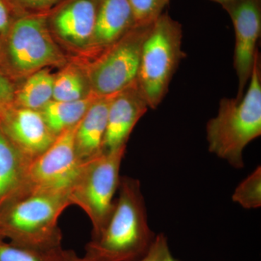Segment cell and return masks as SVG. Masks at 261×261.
<instances>
[{"label": "cell", "mask_w": 261, "mask_h": 261, "mask_svg": "<svg viewBox=\"0 0 261 261\" xmlns=\"http://www.w3.org/2000/svg\"><path fill=\"white\" fill-rule=\"evenodd\" d=\"M92 92L87 75L76 67L70 65L55 75L53 100H78Z\"/></svg>", "instance_id": "cell-19"}, {"label": "cell", "mask_w": 261, "mask_h": 261, "mask_svg": "<svg viewBox=\"0 0 261 261\" xmlns=\"http://www.w3.org/2000/svg\"><path fill=\"white\" fill-rule=\"evenodd\" d=\"M60 0H5L7 5L20 10H43L51 8Z\"/></svg>", "instance_id": "cell-24"}, {"label": "cell", "mask_w": 261, "mask_h": 261, "mask_svg": "<svg viewBox=\"0 0 261 261\" xmlns=\"http://www.w3.org/2000/svg\"><path fill=\"white\" fill-rule=\"evenodd\" d=\"M0 129L30 163L44 153L58 137L40 111L14 105L0 115Z\"/></svg>", "instance_id": "cell-10"}, {"label": "cell", "mask_w": 261, "mask_h": 261, "mask_svg": "<svg viewBox=\"0 0 261 261\" xmlns=\"http://www.w3.org/2000/svg\"><path fill=\"white\" fill-rule=\"evenodd\" d=\"M211 1L216 2V3H219L221 5L226 4V3H229V2L233 1V0H211Z\"/></svg>", "instance_id": "cell-26"}, {"label": "cell", "mask_w": 261, "mask_h": 261, "mask_svg": "<svg viewBox=\"0 0 261 261\" xmlns=\"http://www.w3.org/2000/svg\"><path fill=\"white\" fill-rule=\"evenodd\" d=\"M126 147L102 152L84 163L68 193L70 204L80 207L90 219L92 239L100 234L112 214Z\"/></svg>", "instance_id": "cell-6"}, {"label": "cell", "mask_w": 261, "mask_h": 261, "mask_svg": "<svg viewBox=\"0 0 261 261\" xmlns=\"http://www.w3.org/2000/svg\"><path fill=\"white\" fill-rule=\"evenodd\" d=\"M140 261H178L171 255L168 240L163 233L156 235L148 252Z\"/></svg>", "instance_id": "cell-22"}, {"label": "cell", "mask_w": 261, "mask_h": 261, "mask_svg": "<svg viewBox=\"0 0 261 261\" xmlns=\"http://www.w3.org/2000/svg\"><path fill=\"white\" fill-rule=\"evenodd\" d=\"M183 31L181 23L163 13L152 23L142 46L137 86L149 109H156L166 97L180 61Z\"/></svg>", "instance_id": "cell-4"}, {"label": "cell", "mask_w": 261, "mask_h": 261, "mask_svg": "<svg viewBox=\"0 0 261 261\" xmlns=\"http://www.w3.org/2000/svg\"><path fill=\"white\" fill-rule=\"evenodd\" d=\"M65 61L42 15L17 19L0 37V71L13 80Z\"/></svg>", "instance_id": "cell-5"}, {"label": "cell", "mask_w": 261, "mask_h": 261, "mask_svg": "<svg viewBox=\"0 0 261 261\" xmlns=\"http://www.w3.org/2000/svg\"><path fill=\"white\" fill-rule=\"evenodd\" d=\"M97 97L92 92L83 99L74 101H55L41 110L48 127L56 136L78 124Z\"/></svg>", "instance_id": "cell-16"}, {"label": "cell", "mask_w": 261, "mask_h": 261, "mask_svg": "<svg viewBox=\"0 0 261 261\" xmlns=\"http://www.w3.org/2000/svg\"><path fill=\"white\" fill-rule=\"evenodd\" d=\"M15 89L13 80L0 71V115L13 105Z\"/></svg>", "instance_id": "cell-23"}, {"label": "cell", "mask_w": 261, "mask_h": 261, "mask_svg": "<svg viewBox=\"0 0 261 261\" xmlns=\"http://www.w3.org/2000/svg\"><path fill=\"white\" fill-rule=\"evenodd\" d=\"M30 163L0 129V204L21 191Z\"/></svg>", "instance_id": "cell-15"}, {"label": "cell", "mask_w": 261, "mask_h": 261, "mask_svg": "<svg viewBox=\"0 0 261 261\" xmlns=\"http://www.w3.org/2000/svg\"><path fill=\"white\" fill-rule=\"evenodd\" d=\"M233 202L245 209H256L261 206V168L257 166L235 189Z\"/></svg>", "instance_id": "cell-20"}, {"label": "cell", "mask_w": 261, "mask_h": 261, "mask_svg": "<svg viewBox=\"0 0 261 261\" xmlns=\"http://www.w3.org/2000/svg\"><path fill=\"white\" fill-rule=\"evenodd\" d=\"M118 197L106 227L86 245L90 261H140L156 235L149 226L140 181L121 176Z\"/></svg>", "instance_id": "cell-1"}, {"label": "cell", "mask_w": 261, "mask_h": 261, "mask_svg": "<svg viewBox=\"0 0 261 261\" xmlns=\"http://www.w3.org/2000/svg\"><path fill=\"white\" fill-rule=\"evenodd\" d=\"M134 27L135 17L128 0H99L89 53L97 58Z\"/></svg>", "instance_id": "cell-13"}, {"label": "cell", "mask_w": 261, "mask_h": 261, "mask_svg": "<svg viewBox=\"0 0 261 261\" xmlns=\"http://www.w3.org/2000/svg\"><path fill=\"white\" fill-rule=\"evenodd\" d=\"M78 124L62 132L44 153L30 163L25 184L19 193H69L84 165L75 152V134Z\"/></svg>", "instance_id": "cell-8"}, {"label": "cell", "mask_w": 261, "mask_h": 261, "mask_svg": "<svg viewBox=\"0 0 261 261\" xmlns=\"http://www.w3.org/2000/svg\"><path fill=\"white\" fill-rule=\"evenodd\" d=\"M133 10L135 25L154 22L163 13L170 0H128Z\"/></svg>", "instance_id": "cell-21"}, {"label": "cell", "mask_w": 261, "mask_h": 261, "mask_svg": "<svg viewBox=\"0 0 261 261\" xmlns=\"http://www.w3.org/2000/svg\"><path fill=\"white\" fill-rule=\"evenodd\" d=\"M78 255L61 245L51 248H31L12 243H0V261H75Z\"/></svg>", "instance_id": "cell-18"}, {"label": "cell", "mask_w": 261, "mask_h": 261, "mask_svg": "<svg viewBox=\"0 0 261 261\" xmlns=\"http://www.w3.org/2000/svg\"><path fill=\"white\" fill-rule=\"evenodd\" d=\"M234 28L233 65L239 86L236 99H241L250 80L261 32V0H233L222 5Z\"/></svg>", "instance_id": "cell-9"}, {"label": "cell", "mask_w": 261, "mask_h": 261, "mask_svg": "<svg viewBox=\"0 0 261 261\" xmlns=\"http://www.w3.org/2000/svg\"><path fill=\"white\" fill-rule=\"evenodd\" d=\"M99 0H72L53 18L57 36L67 45L89 51L95 27Z\"/></svg>", "instance_id": "cell-12"}, {"label": "cell", "mask_w": 261, "mask_h": 261, "mask_svg": "<svg viewBox=\"0 0 261 261\" xmlns=\"http://www.w3.org/2000/svg\"><path fill=\"white\" fill-rule=\"evenodd\" d=\"M70 205L68 194L63 192H20L0 204V233L18 246H60L58 220Z\"/></svg>", "instance_id": "cell-3"}, {"label": "cell", "mask_w": 261, "mask_h": 261, "mask_svg": "<svg viewBox=\"0 0 261 261\" xmlns=\"http://www.w3.org/2000/svg\"><path fill=\"white\" fill-rule=\"evenodd\" d=\"M114 95L97 97L79 123L75 134V148L82 163L102 152L108 111Z\"/></svg>", "instance_id": "cell-14"}, {"label": "cell", "mask_w": 261, "mask_h": 261, "mask_svg": "<svg viewBox=\"0 0 261 261\" xmlns=\"http://www.w3.org/2000/svg\"><path fill=\"white\" fill-rule=\"evenodd\" d=\"M55 75L47 68L29 75L21 87H16L13 105L40 111L53 100Z\"/></svg>", "instance_id": "cell-17"}, {"label": "cell", "mask_w": 261, "mask_h": 261, "mask_svg": "<svg viewBox=\"0 0 261 261\" xmlns=\"http://www.w3.org/2000/svg\"><path fill=\"white\" fill-rule=\"evenodd\" d=\"M148 109V104L136 82L115 94L108 111L102 152H113L126 147L132 130Z\"/></svg>", "instance_id": "cell-11"}, {"label": "cell", "mask_w": 261, "mask_h": 261, "mask_svg": "<svg viewBox=\"0 0 261 261\" xmlns=\"http://www.w3.org/2000/svg\"><path fill=\"white\" fill-rule=\"evenodd\" d=\"M75 261H90L89 259H87L86 257H79Z\"/></svg>", "instance_id": "cell-27"}, {"label": "cell", "mask_w": 261, "mask_h": 261, "mask_svg": "<svg viewBox=\"0 0 261 261\" xmlns=\"http://www.w3.org/2000/svg\"><path fill=\"white\" fill-rule=\"evenodd\" d=\"M246 93L241 99L222 98L217 115L206 125L209 151L235 168L244 167L243 151L261 135L260 53L255 54Z\"/></svg>", "instance_id": "cell-2"}, {"label": "cell", "mask_w": 261, "mask_h": 261, "mask_svg": "<svg viewBox=\"0 0 261 261\" xmlns=\"http://www.w3.org/2000/svg\"><path fill=\"white\" fill-rule=\"evenodd\" d=\"M3 239H4V238H3V235L0 233V243H3Z\"/></svg>", "instance_id": "cell-28"}, {"label": "cell", "mask_w": 261, "mask_h": 261, "mask_svg": "<svg viewBox=\"0 0 261 261\" xmlns=\"http://www.w3.org/2000/svg\"><path fill=\"white\" fill-rule=\"evenodd\" d=\"M11 23L8 6L5 0H0V37L7 34Z\"/></svg>", "instance_id": "cell-25"}, {"label": "cell", "mask_w": 261, "mask_h": 261, "mask_svg": "<svg viewBox=\"0 0 261 261\" xmlns=\"http://www.w3.org/2000/svg\"><path fill=\"white\" fill-rule=\"evenodd\" d=\"M152 23L135 25L89 65L86 75L97 97L114 95L135 83L142 46Z\"/></svg>", "instance_id": "cell-7"}]
</instances>
